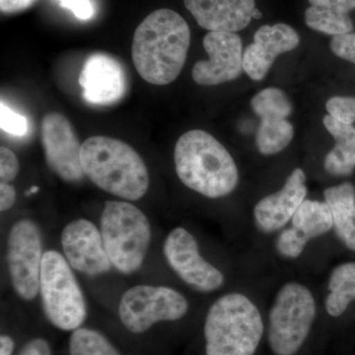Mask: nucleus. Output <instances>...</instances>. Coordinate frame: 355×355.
<instances>
[{
	"label": "nucleus",
	"instance_id": "nucleus-26",
	"mask_svg": "<svg viewBox=\"0 0 355 355\" xmlns=\"http://www.w3.org/2000/svg\"><path fill=\"white\" fill-rule=\"evenodd\" d=\"M327 111L331 118L347 125L355 121V97L335 96L327 102Z\"/></svg>",
	"mask_w": 355,
	"mask_h": 355
},
{
	"label": "nucleus",
	"instance_id": "nucleus-6",
	"mask_svg": "<svg viewBox=\"0 0 355 355\" xmlns=\"http://www.w3.org/2000/svg\"><path fill=\"white\" fill-rule=\"evenodd\" d=\"M316 313V301L307 287L298 282L284 284L268 315V340L273 354H297L309 335Z\"/></svg>",
	"mask_w": 355,
	"mask_h": 355
},
{
	"label": "nucleus",
	"instance_id": "nucleus-29",
	"mask_svg": "<svg viewBox=\"0 0 355 355\" xmlns=\"http://www.w3.org/2000/svg\"><path fill=\"white\" fill-rule=\"evenodd\" d=\"M330 46L331 50L338 58L355 64V33L334 37Z\"/></svg>",
	"mask_w": 355,
	"mask_h": 355
},
{
	"label": "nucleus",
	"instance_id": "nucleus-34",
	"mask_svg": "<svg viewBox=\"0 0 355 355\" xmlns=\"http://www.w3.org/2000/svg\"><path fill=\"white\" fill-rule=\"evenodd\" d=\"M35 0H0V9L3 13H15L24 10L34 3Z\"/></svg>",
	"mask_w": 355,
	"mask_h": 355
},
{
	"label": "nucleus",
	"instance_id": "nucleus-35",
	"mask_svg": "<svg viewBox=\"0 0 355 355\" xmlns=\"http://www.w3.org/2000/svg\"><path fill=\"white\" fill-rule=\"evenodd\" d=\"M14 349L12 338L8 336H1L0 338V355H11Z\"/></svg>",
	"mask_w": 355,
	"mask_h": 355
},
{
	"label": "nucleus",
	"instance_id": "nucleus-14",
	"mask_svg": "<svg viewBox=\"0 0 355 355\" xmlns=\"http://www.w3.org/2000/svg\"><path fill=\"white\" fill-rule=\"evenodd\" d=\"M79 84L86 102L110 106L123 99L127 91V76L116 58L107 53H93L84 62Z\"/></svg>",
	"mask_w": 355,
	"mask_h": 355
},
{
	"label": "nucleus",
	"instance_id": "nucleus-37",
	"mask_svg": "<svg viewBox=\"0 0 355 355\" xmlns=\"http://www.w3.org/2000/svg\"><path fill=\"white\" fill-rule=\"evenodd\" d=\"M36 191H38V188H37V187H33L31 190L28 191L27 195H30L31 193H36Z\"/></svg>",
	"mask_w": 355,
	"mask_h": 355
},
{
	"label": "nucleus",
	"instance_id": "nucleus-11",
	"mask_svg": "<svg viewBox=\"0 0 355 355\" xmlns=\"http://www.w3.org/2000/svg\"><path fill=\"white\" fill-rule=\"evenodd\" d=\"M42 144L46 163L51 170L69 183L84 176L81 146L69 121L57 112H51L42 121Z\"/></svg>",
	"mask_w": 355,
	"mask_h": 355
},
{
	"label": "nucleus",
	"instance_id": "nucleus-28",
	"mask_svg": "<svg viewBox=\"0 0 355 355\" xmlns=\"http://www.w3.org/2000/svg\"><path fill=\"white\" fill-rule=\"evenodd\" d=\"M19 173V162L15 154L2 146L0 148V181L9 183L17 177Z\"/></svg>",
	"mask_w": 355,
	"mask_h": 355
},
{
	"label": "nucleus",
	"instance_id": "nucleus-12",
	"mask_svg": "<svg viewBox=\"0 0 355 355\" xmlns=\"http://www.w3.org/2000/svg\"><path fill=\"white\" fill-rule=\"evenodd\" d=\"M209 60L195 64L193 78L203 86H214L235 80L243 69L242 40L236 33L209 32L203 39Z\"/></svg>",
	"mask_w": 355,
	"mask_h": 355
},
{
	"label": "nucleus",
	"instance_id": "nucleus-19",
	"mask_svg": "<svg viewBox=\"0 0 355 355\" xmlns=\"http://www.w3.org/2000/svg\"><path fill=\"white\" fill-rule=\"evenodd\" d=\"M323 123L336 141L324 158V170L333 176H349L355 169V128L335 120L330 114L324 116Z\"/></svg>",
	"mask_w": 355,
	"mask_h": 355
},
{
	"label": "nucleus",
	"instance_id": "nucleus-23",
	"mask_svg": "<svg viewBox=\"0 0 355 355\" xmlns=\"http://www.w3.org/2000/svg\"><path fill=\"white\" fill-rule=\"evenodd\" d=\"M305 23L315 31L334 37L354 31V23L349 13L329 7L310 6L305 11Z\"/></svg>",
	"mask_w": 355,
	"mask_h": 355
},
{
	"label": "nucleus",
	"instance_id": "nucleus-7",
	"mask_svg": "<svg viewBox=\"0 0 355 355\" xmlns=\"http://www.w3.org/2000/svg\"><path fill=\"white\" fill-rule=\"evenodd\" d=\"M40 293L44 315L53 326L76 331L86 318L83 291L69 261L57 251H46L42 261Z\"/></svg>",
	"mask_w": 355,
	"mask_h": 355
},
{
	"label": "nucleus",
	"instance_id": "nucleus-31",
	"mask_svg": "<svg viewBox=\"0 0 355 355\" xmlns=\"http://www.w3.org/2000/svg\"><path fill=\"white\" fill-rule=\"evenodd\" d=\"M311 6L329 7L349 13L355 9V0H308Z\"/></svg>",
	"mask_w": 355,
	"mask_h": 355
},
{
	"label": "nucleus",
	"instance_id": "nucleus-20",
	"mask_svg": "<svg viewBox=\"0 0 355 355\" xmlns=\"http://www.w3.org/2000/svg\"><path fill=\"white\" fill-rule=\"evenodd\" d=\"M333 216L334 230L352 251H355V188L343 183L331 187L324 191Z\"/></svg>",
	"mask_w": 355,
	"mask_h": 355
},
{
	"label": "nucleus",
	"instance_id": "nucleus-27",
	"mask_svg": "<svg viewBox=\"0 0 355 355\" xmlns=\"http://www.w3.org/2000/svg\"><path fill=\"white\" fill-rule=\"evenodd\" d=\"M0 128L9 135L24 137L29 127L24 116L16 113L2 102L0 104Z\"/></svg>",
	"mask_w": 355,
	"mask_h": 355
},
{
	"label": "nucleus",
	"instance_id": "nucleus-33",
	"mask_svg": "<svg viewBox=\"0 0 355 355\" xmlns=\"http://www.w3.org/2000/svg\"><path fill=\"white\" fill-rule=\"evenodd\" d=\"M16 200V191L8 183L0 184V210L6 211L13 207Z\"/></svg>",
	"mask_w": 355,
	"mask_h": 355
},
{
	"label": "nucleus",
	"instance_id": "nucleus-22",
	"mask_svg": "<svg viewBox=\"0 0 355 355\" xmlns=\"http://www.w3.org/2000/svg\"><path fill=\"white\" fill-rule=\"evenodd\" d=\"M328 288L330 294L324 303L327 312L331 317H340L355 300V261L336 266L331 272Z\"/></svg>",
	"mask_w": 355,
	"mask_h": 355
},
{
	"label": "nucleus",
	"instance_id": "nucleus-17",
	"mask_svg": "<svg viewBox=\"0 0 355 355\" xmlns=\"http://www.w3.org/2000/svg\"><path fill=\"white\" fill-rule=\"evenodd\" d=\"M198 24L209 32L235 33L253 19L254 0H184Z\"/></svg>",
	"mask_w": 355,
	"mask_h": 355
},
{
	"label": "nucleus",
	"instance_id": "nucleus-3",
	"mask_svg": "<svg viewBox=\"0 0 355 355\" xmlns=\"http://www.w3.org/2000/svg\"><path fill=\"white\" fill-rule=\"evenodd\" d=\"M81 163L85 176L116 197L137 200L148 190L146 163L121 140L103 135L89 137L81 147Z\"/></svg>",
	"mask_w": 355,
	"mask_h": 355
},
{
	"label": "nucleus",
	"instance_id": "nucleus-15",
	"mask_svg": "<svg viewBox=\"0 0 355 355\" xmlns=\"http://www.w3.org/2000/svg\"><path fill=\"white\" fill-rule=\"evenodd\" d=\"M297 33L284 23L261 27L254 36V43L243 55V69L254 80H261L282 53L297 48Z\"/></svg>",
	"mask_w": 355,
	"mask_h": 355
},
{
	"label": "nucleus",
	"instance_id": "nucleus-9",
	"mask_svg": "<svg viewBox=\"0 0 355 355\" xmlns=\"http://www.w3.org/2000/svg\"><path fill=\"white\" fill-rule=\"evenodd\" d=\"M43 245L35 222L22 219L11 228L7 243V265L14 291L31 301L40 291Z\"/></svg>",
	"mask_w": 355,
	"mask_h": 355
},
{
	"label": "nucleus",
	"instance_id": "nucleus-18",
	"mask_svg": "<svg viewBox=\"0 0 355 355\" xmlns=\"http://www.w3.org/2000/svg\"><path fill=\"white\" fill-rule=\"evenodd\" d=\"M291 112L286 108H261L254 112L261 118L256 144L261 154L272 155L289 146L294 137L293 125L287 120Z\"/></svg>",
	"mask_w": 355,
	"mask_h": 355
},
{
	"label": "nucleus",
	"instance_id": "nucleus-8",
	"mask_svg": "<svg viewBox=\"0 0 355 355\" xmlns=\"http://www.w3.org/2000/svg\"><path fill=\"white\" fill-rule=\"evenodd\" d=\"M188 310V300L175 289L137 286L121 296L119 316L128 331L142 334L158 322L182 319Z\"/></svg>",
	"mask_w": 355,
	"mask_h": 355
},
{
	"label": "nucleus",
	"instance_id": "nucleus-1",
	"mask_svg": "<svg viewBox=\"0 0 355 355\" xmlns=\"http://www.w3.org/2000/svg\"><path fill=\"white\" fill-rule=\"evenodd\" d=\"M191 44L188 23L170 9H159L142 21L133 35V64L141 78L167 85L181 73Z\"/></svg>",
	"mask_w": 355,
	"mask_h": 355
},
{
	"label": "nucleus",
	"instance_id": "nucleus-25",
	"mask_svg": "<svg viewBox=\"0 0 355 355\" xmlns=\"http://www.w3.org/2000/svg\"><path fill=\"white\" fill-rule=\"evenodd\" d=\"M307 240L293 228L284 229L275 242V248L282 257L297 259L304 251Z\"/></svg>",
	"mask_w": 355,
	"mask_h": 355
},
{
	"label": "nucleus",
	"instance_id": "nucleus-13",
	"mask_svg": "<svg viewBox=\"0 0 355 355\" xmlns=\"http://www.w3.org/2000/svg\"><path fill=\"white\" fill-rule=\"evenodd\" d=\"M62 246L69 266L77 272L96 277L110 272L112 263L99 232L92 222L77 219L62 233Z\"/></svg>",
	"mask_w": 355,
	"mask_h": 355
},
{
	"label": "nucleus",
	"instance_id": "nucleus-32",
	"mask_svg": "<svg viewBox=\"0 0 355 355\" xmlns=\"http://www.w3.org/2000/svg\"><path fill=\"white\" fill-rule=\"evenodd\" d=\"M19 355H51V350L46 340L35 338L23 347Z\"/></svg>",
	"mask_w": 355,
	"mask_h": 355
},
{
	"label": "nucleus",
	"instance_id": "nucleus-16",
	"mask_svg": "<svg viewBox=\"0 0 355 355\" xmlns=\"http://www.w3.org/2000/svg\"><path fill=\"white\" fill-rule=\"evenodd\" d=\"M305 182L304 171L297 168L291 173L282 190L261 198L257 203L254 217L261 231L275 232L291 220L306 200L307 187Z\"/></svg>",
	"mask_w": 355,
	"mask_h": 355
},
{
	"label": "nucleus",
	"instance_id": "nucleus-4",
	"mask_svg": "<svg viewBox=\"0 0 355 355\" xmlns=\"http://www.w3.org/2000/svg\"><path fill=\"white\" fill-rule=\"evenodd\" d=\"M260 311L241 293H229L209 308L205 323L207 355H254L263 335Z\"/></svg>",
	"mask_w": 355,
	"mask_h": 355
},
{
	"label": "nucleus",
	"instance_id": "nucleus-10",
	"mask_svg": "<svg viewBox=\"0 0 355 355\" xmlns=\"http://www.w3.org/2000/svg\"><path fill=\"white\" fill-rule=\"evenodd\" d=\"M163 253L173 270L198 291H214L223 284V273L200 256L197 240L186 229L178 227L170 232Z\"/></svg>",
	"mask_w": 355,
	"mask_h": 355
},
{
	"label": "nucleus",
	"instance_id": "nucleus-24",
	"mask_svg": "<svg viewBox=\"0 0 355 355\" xmlns=\"http://www.w3.org/2000/svg\"><path fill=\"white\" fill-rule=\"evenodd\" d=\"M70 355H121L99 331L76 329L69 340Z\"/></svg>",
	"mask_w": 355,
	"mask_h": 355
},
{
	"label": "nucleus",
	"instance_id": "nucleus-2",
	"mask_svg": "<svg viewBox=\"0 0 355 355\" xmlns=\"http://www.w3.org/2000/svg\"><path fill=\"white\" fill-rule=\"evenodd\" d=\"M174 160L182 183L207 198L225 197L239 181L237 166L227 149L203 130H190L178 139Z\"/></svg>",
	"mask_w": 355,
	"mask_h": 355
},
{
	"label": "nucleus",
	"instance_id": "nucleus-5",
	"mask_svg": "<svg viewBox=\"0 0 355 355\" xmlns=\"http://www.w3.org/2000/svg\"><path fill=\"white\" fill-rule=\"evenodd\" d=\"M101 235L112 265L130 275L144 263L151 239L148 219L130 202L109 200L101 216Z\"/></svg>",
	"mask_w": 355,
	"mask_h": 355
},
{
	"label": "nucleus",
	"instance_id": "nucleus-30",
	"mask_svg": "<svg viewBox=\"0 0 355 355\" xmlns=\"http://www.w3.org/2000/svg\"><path fill=\"white\" fill-rule=\"evenodd\" d=\"M58 1L60 6L69 9L79 19H90L94 14V9L89 0H58Z\"/></svg>",
	"mask_w": 355,
	"mask_h": 355
},
{
	"label": "nucleus",
	"instance_id": "nucleus-21",
	"mask_svg": "<svg viewBox=\"0 0 355 355\" xmlns=\"http://www.w3.org/2000/svg\"><path fill=\"white\" fill-rule=\"evenodd\" d=\"M291 224L309 242L333 229L331 210L326 202L305 200L292 217Z\"/></svg>",
	"mask_w": 355,
	"mask_h": 355
},
{
	"label": "nucleus",
	"instance_id": "nucleus-36",
	"mask_svg": "<svg viewBox=\"0 0 355 355\" xmlns=\"http://www.w3.org/2000/svg\"><path fill=\"white\" fill-rule=\"evenodd\" d=\"M261 12L260 10H259V9H254V12H253V18L254 19H261Z\"/></svg>",
	"mask_w": 355,
	"mask_h": 355
}]
</instances>
